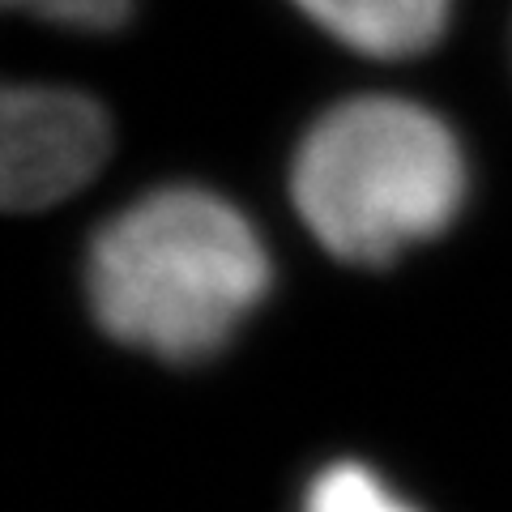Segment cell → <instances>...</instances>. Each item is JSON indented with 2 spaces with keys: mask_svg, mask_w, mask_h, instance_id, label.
<instances>
[{
  "mask_svg": "<svg viewBox=\"0 0 512 512\" xmlns=\"http://www.w3.org/2000/svg\"><path fill=\"white\" fill-rule=\"evenodd\" d=\"M274 286L248 214L197 184L154 188L90 239L86 299L107 338L163 363L227 346Z\"/></svg>",
  "mask_w": 512,
  "mask_h": 512,
  "instance_id": "obj_1",
  "label": "cell"
},
{
  "mask_svg": "<svg viewBox=\"0 0 512 512\" xmlns=\"http://www.w3.org/2000/svg\"><path fill=\"white\" fill-rule=\"evenodd\" d=\"M338 43L363 56H419L444 35L448 0H295Z\"/></svg>",
  "mask_w": 512,
  "mask_h": 512,
  "instance_id": "obj_4",
  "label": "cell"
},
{
  "mask_svg": "<svg viewBox=\"0 0 512 512\" xmlns=\"http://www.w3.org/2000/svg\"><path fill=\"white\" fill-rule=\"evenodd\" d=\"M291 201L316 244L350 265H389L436 239L466 201V154L423 103L363 94L303 133Z\"/></svg>",
  "mask_w": 512,
  "mask_h": 512,
  "instance_id": "obj_2",
  "label": "cell"
},
{
  "mask_svg": "<svg viewBox=\"0 0 512 512\" xmlns=\"http://www.w3.org/2000/svg\"><path fill=\"white\" fill-rule=\"evenodd\" d=\"M303 512H419L376 470L359 461H333L303 491Z\"/></svg>",
  "mask_w": 512,
  "mask_h": 512,
  "instance_id": "obj_5",
  "label": "cell"
},
{
  "mask_svg": "<svg viewBox=\"0 0 512 512\" xmlns=\"http://www.w3.org/2000/svg\"><path fill=\"white\" fill-rule=\"evenodd\" d=\"M18 13L69 30H116L133 0H0V18ZM111 154V120L82 90L0 82V210L35 214L82 192Z\"/></svg>",
  "mask_w": 512,
  "mask_h": 512,
  "instance_id": "obj_3",
  "label": "cell"
}]
</instances>
